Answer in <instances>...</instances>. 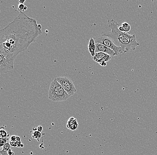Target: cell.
Masks as SVG:
<instances>
[{
  "label": "cell",
  "instance_id": "1",
  "mask_svg": "<svg viewBox=\"0 0 157 155\" xmlns=\"http://www.w3.org/2000/svg\"><path fill=\"white\" fill-rule=\"evenodd\" d=\"M42 33L35 18L20 13L0 31V53L14 62L17 55L27 50Z\"/></svg>",
  "mask_w": 157,
  "mask_h": 155
},
{
  "label": "cell",
  "instance_id": "2",
  "mask_svg": "<svg viewBox=\"0 0 157 155\" xmlns=\"http://www.w3.org/2000/svg\"><path fill=\"white\" fill-rule=\"evenodd\" d=\"M118 26V23L112 19L108 26L110 31L106 33L107 35L112 39L116 46L121 47L122 53L135 50L136 47L139 46L135 35H131L129 33L121 31Z\"/></svg>",
  "mask_w": 157,
  "mask_h": 155
},
{
  "label": "cell",
  "instance_id": "3",
  "mask_svg": "<svg viewBox=\"0 0 157 155\" xmlns=\"http://www.w3.org/2000/svg\"><path fill=\"white\" fill-rule=\"evenodd\" d=\"M70 96L59 84L56 78L51 82L48 92V98L52 101L55 102L67 100Z\"/></svg>",
  "mask_w": 157,
  "mask_h": 155
},
{
  "label": "cell",
  "instance_id": "4",
  "mask_svg": "<svg viewBox=\"0 0 157 155\" xmlns=\"http://www.w3.org/2000/svg\"><path fill=\"white\" fill-rule=\"evenodd\" d=\"M96 43L102 44L104 46L110 48L114 51L115 56H118L122 54V49L121 47H118L114 44L112 39L105 33H102L94 38Z\"/></svg>",
  "mask_w": 157,
  "mask_h": 155
},
{
  "label": "cell",
  "instance_id": "5",
  "mask_svg": "<svg viewBox=\"0 0 157 155\" xmlns=\"http://www.w3.org/2000/svg\"><path fill=\"white\" fill-rule=\"evenodd\" d=\"M56 80L70 96L73 95L77 91L73 81L68 77L61 76L57 77Z\"/></svg>",
  "mask_w": 157,
  "mask_h": 155
},
{
  "label": "cell",
  "instance_id": "6",
  "mask_svg": "<svg viewBox=\"0 0 157 155\" xmlns=\"http://www.w3.org/2000/svg\"><path fill=\"white\" fill-rule=\"evenodd\" d=\"M14 68V62L8 60L3 55L0 53V72L7 73Z\"/></svg>",
  "mask_w": 157,
  "mask_h": 155
},
{
  "label": "cell",
  "instance_id": "7",
  "mask_svg": "<svg viewBox=\"0 0 157 155\" xmlns=\"http://www.w3.org/2000/svg\"><path fill=\"white\" fill-rule=\"evenodd\" d=\"M92 58L94 61L99 64L102 62H107L110 61L112 57L103 52H98L96 53L95 56Z\"/></svg>",
  "mask_w": 157,
  "mask_h": 155
},
{
  "label": "cell",
  "instance_id": "8",
  "mask_svg": "<svg viewBox=\"0 0 157 155\" xmlns=\"http://www.w3.org/2000/svg\"><path fill=\"white\" fill-rule=\"evenodd\" d=\"M98 52H103L106 53L112 57L115 56V53L113 50L107 46L100 44L98 43H96V53Z\"/></svg>",
  "mask_w": 157,
  "mask_h": 155
},
{
  "label": "cell",
  "instance_id": "9",
  "mask_svg": "<svg viewBox=\"0 0 157 155\" xmlns=\"http://www.w3.org/2000/svg\"><path fill=\"white\" fill-rule=\"evenodd\" d=\"M88 49L92 57H94L96 55V42L94 39L93 38L90 39L88 45Z\"/></svg>",
  "mask_w": 157,
  "mask_h": 155
},
{
  "label": "cell",
  "instance_id": "10",
  "mask_svg": "<svg viewBox=\"0 0 157 155\" xmlns=\"http://www.w3.org/2000/svg\"><path fill=\"white\" fill-rule=\"evenodd\" d=\"M78 123L77 120L74 118H71L68 122L67 127L69 129L75 130L78 127Z\"/></svg>",
  "mask_w": 157,
  "mask_h": 155
},
{
  "label": "cell",
  "instance_id": "11",
  "mask_svg": "<svg viewBox=\"0 0 157 155\" xmlns=\"http://www.w3.org/2000/svg\"><path fill=\"white\" fill-rule=\"evenodd\" d=\"M32 137L35 139H37V140L39 141L38 139H40L42 137L41 133L39 131H38V130L34 131V132L32 133Z\"/></svg>",
  "mask_w": 157,
  "mask_h": 155
},
{
  "label": "cell",
  "instance_id": "12",
  "mask_svg": "<svg viewBox=\"0 0 157 155\" xmlns=\"http://www.w3.org/2000/svg\"><path fill=\"white\" fill-rule=\"evenodd\" d=\"M9 134L7 132L4 130V128L2 127L1 128L0 131V137L1 138H5V137H9Z\"/></svg>",
  "mask_w": 157,
  "mask_h": 155
},
{
  "label": "cell",
  "instance_id": "13",
  "mask_svg": "<svg viewBox=\"0 0 157 155\" xmlns=\"http://www.w3.org/2000/svg\"><path fill=\"white\" fill-rule=\"evenodd\" d=\"M122 27L124 30V32L128 33L131 30L130 26L127 23H124L122 24Z\"/></svg>",
  "mask_w": 157,
  "mask_h": 155
},
{
  "label": "cell",
  "instance_id": "14",
  "mask_svg": "<svg viewBox=\"0 0 157 155\" xmlns=\"http://www.w3.org/2000/svg\"><path fill=\"white\" fill-rule=\"evenodd\" d=\"M8 137L0 138V147H3L6 143H7Z\"/></svg>",
  "mask_w": 157,
  "mask_h": 155
},
{
  "label": "cell",
  "instance_id": "15",
  "mask_svg": "<svg viewBox=\"0 0 157 155\" xmlns=\"http://www.w3.org/2000/svg\"><path fill=\"white\" fill-rule=\"evenodd\" d=\"M11 145L10 144H9V143H6L5 144L4 146L3 147V151H6V152H8L9 150L10 149V148H11Z\"/></svg>",
  "mask_w": 157,
  "mask_h": 155
},
{
  "label": "cell",
  "instance_id": "16",
  "mask_svg": "<svg viewBox=\"0 0 157 155\" xmlns=\"http://www.w3.org/2000/svg\"><path fill=\"white\" fill-rule=\"evenodd\" d=\"M25 6L24 4H19L18 6V10L20 12V13H24V8Z\"/></svg>",
  "mask_w": 157,
  "mask_h": 155
},
{
  "label": "cell",
  "instance_id": "17",
  "mask_svg": "<svg viewBox=\"0 0 157 155\" xmlns=\"http://www.w3.org/2000/svg\"><path fill=\"white\" fill-rule=\"evenodd\" d=\"M99 64L100 65H101V66L105 67L107 66L106 62H102Z\"/></svg>",
  "mask_w": 157,
  "mask_h": 155
},
{
  "label": "cell",
  "instance_id": "18",
  "mask_svg": "<svg viewBox=\"0 0 157 155\" xmlns=\"http://www.w3.org/2000/svg\"><path fill=\"white\" fill-rule=\"evenodd\" d=\"M8 153L9 155H14V152L12 151L11 149L9 150L8 152Z\"/></svg>",
  "mask_w": 157,
  "mask_h": 155
},
{
  "label": "cell",
  "instance_id": "19",
  "mask_svg": "<svg viewBox=\"0 0 157 155\" xmlns=\"http://www.w3.org/2000/svg\"><path fill=\"white\" fill-rule=\"evenodd\" d=\"M42 130H43V127L41 126H39L37 128L38 131H39L40 132H41L42 131Z\"/></svg>",
  "mask_w": 157,
  "mask_h": 155
},
{
  "label": "cell",
  "instance_id": "20",
  "mask_svg": "<svg viewBox=\"0 0 157 155\" xmlns=\"http://www.w3.org/2000/svg\"><path fill=\"white\" fill-rule=\"evenodd\" d=\"M25 2H26V1H25V0H24V1H21H21H19V3H20V4H24Z\"/></svg>",
  "mask_w": 157,
  "mask_h": 155
},
{
  "label": "cell",
  "instance_id": "21",
  "mask_svg": "<svg viewBox=\"0 0 157 155\" xmlns=\"http://www.w3.org/2000/svg\"><path fill=\"white\" fill-rule=\"evenodd\" d=\"M27 9V6H25L24 8V11H26Z\"/></svg>",
  "mask_w": 157,
  "mask_h": 155
},
{
  "label": "cell",
  "instance_id": "22",
  "mask_svg": "<svg viewBox=\"0 0 157 155\" xmlns=\"http://www.w3.org/2000/svg\"><path fill=\"white\" fill-rule=\"evenodd\" d=\"M0 155H2L0 154Z\"/></svg>",
  "mask_w": 157,
  "mask_h": 155
}]
</instances>
